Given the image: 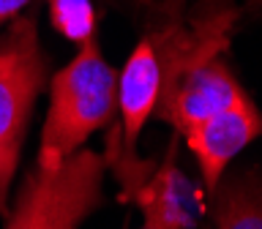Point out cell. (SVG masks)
Here are the masks:
<instances>
[{
    "instance_id": "cell-11",
    "label": "cell",
    "mask_w": 262,
    "mask_h": 229,
    "mask_svg": "<svg viewBox=\"0 0 262 229\" xmlns=\"http://www.w3.org/2000/svg\"><path fill=\"white\" fill-rule=\"evenodd\" d=\"M8 186H11V183H8V180L3 177V172H0V213H3V216L8 213V208H6V199H8Z\"/></svg>"
},
{
    "instance_id": "cell-10",
    "label": "cell",
    "mask_w": 262,
    "mask_h": 229,
    "mask_svg": "<svg viewBox=\"0 0 262 229\" xmlns=\"http://www.w3.org/2000/svg\"><path fill=\"white\" fill-rule=\"evenodd\" d=\"M33 0H0V25L16 19L25 8H28Z\"/></svg>"
},
{
    "instance_id": "cell-6",
    "label": "cell",
    "mask_w": 262,
    "mask_h": 229,
    "mask_svg": "<svg viewBox=\"0 0 262 229\" xmlns=\"http://www.w3.org/2000/svg\"><path fill=\"white\" fill-rule=\"evenodd\" d=\"M164 87V55L159 38H142L131 49L126 65L118 74V109H120V136H115L106 158L134 155L139 131L159 104Z\"/></svg>"
},
{
    "instance_id": "cell-12",
    "label": "cell",
    "mask_w": 262,
    "mask_h": 229,
    "mask_svg": "<svg viewBox=\"0 0 262 229\" xmlns=\"http://www.w3.org/2000/svg\"><path fill=\"white\" fill-rule=\"evenodd\" d=\"M142 229H156V226H150V224H145V226H142Z\"/></svg>"
},
{
    "instance_id": "cell-4",
    "label": "cell",
    "mask_w": 262,
    "mask_h": 229,
    "mask_svg": "<svg viewBox=\"0 0 262 229\" xmlns=\"http://www.w3.org/2000/svg\"><path fill=\"white\" fill-rule=\"evenodd\" d=\"M241 93L243 87L235 82L227 65L213 55H205L183 63L164 79L156 109L180 134H186L191 126L229 106Z\"/></svg>"
},
{
    "instance_id": "cell-8",
    "label": "cell",
    "mask_w": 262,
    "mask_h": 229,
    "mask_svg": "<svg viewBox=\"0 0 262 229\" xmlns=\"http://www.w3.org/2000/svg\"><path fill=\"white\" fill-rule=\"evenodd\" d=\"M216 229H262V172H235L213 188Z\"/></svg>"
},
{
    "instance_id": "cell-3",
    "label": "cell",
    "mask_w": 262,
    "mask_h": 229,
    "mask_svg": "<svg viewBox=\"0 0 262 229\" xmlns=\"http://www.w3.org/2000/svg\"><path fill=\"white\" fill-rule=\"evenodd\" d=\"M47 85V55L36 16H16L0 33V172L11 183L30 114Z\"/></svg>"
},
{
    "instance_id": "cell-7",
    "label": "cell",
    "mask_w": 262,
    "mask_h": 229,
    "mask_svg": "<svg viewBox=\"0 0 262 229\" xmlns=\"http://www.w3.org/2000/svg\"><path fill=\"white\" fill-rule=\"evenodd\" d=\"M131 199L142 204L145 224L156 229H191L202 210L196 186L175 167L153 172Z\"/></svg>"
},
{
    "instance_id": "cell-5",
    "label": "cell",
    "mask_w": 262,
    "mask_h": 229,
    "mask_svg": "<svg viewBox=\"0 0 262 229\" xmlns=\"http://www.w3.org/2000/svg\"><path fill=\"white\" fill-rule=\"evenodd\" d=\"M262 134V114L246 93H241L229 106L213 118L196 123L186 131V142L200 161L205 191L213 194L229 161Z\"/></svg>"
},
{
    "instance_id": "cell-1",
    "label": "cell",
    "mask_w": 262,
    "mask_h": 229,
    "mask_svg": "<svg viewBox=\"0 0 262 229\" xmlns=\"http://www.w3.org/2000/svg\"><path fill=\"white\" fill-rule=\"evenodd\" d=\"M118 109V74L104 60L96 38L49 82V112L41 131L36 167H57L104 128Z\"/></svg>"
},
{
    "instance_id": "cell-9",
    "label": "cell",
    "mask_w": 262,
    "mask_h": 229,
    "mask_svg": "<svg viewBox=\"0 0 262 229\" xmlns=\"http://www.w3.org/2000/svg\"><path fill=\"white\" fill-rule=\"evenodd\" d=\"M49 22L63 38L85 44L96 36L93 0H49Z\"/></svg>"
},
{
    "instance_id": "cell-2",
    "label": "cell",
    "mask_w": 262,
    "mask_h": 229,
    "mask_svg": "<svg viewBox=\"0 0 262 229\" xmlns=\"http://www.w3.org/2000/svg\"><path fill=\"white\" fill-rule=\"evenodd\" d=\"M106 158L79 147L57 167H36L25 180L6 229H77L104 202Z\"/></svg>"
}]
</instances>
